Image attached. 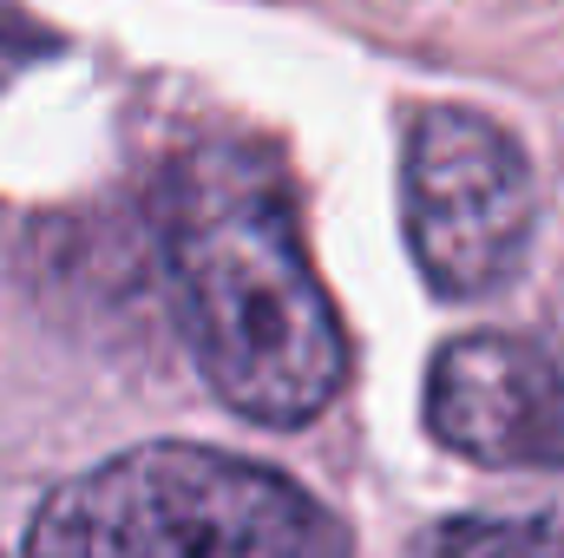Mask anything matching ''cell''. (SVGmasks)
Instances as JSON below:
<instances>
[{"instance_id":"1","label":"cell","mask_w":564,"mask_h":558,"mask_svg":"<svg viewBox=\"0 0 564 558\" xmlns=\"http://www.w3.org/2000/svg\"><path fill=\"white\" fill-rule=\"evenodd\" d=\"M171 270L184 335L224 408L302 427L341 375V322L308 264L282 171L250 144H197L171 191Z\"/></svg>"},{"instance_id":"4","label":"cell","mask_w":564,"mask_h":558,"mask_svg":"<svg viewBox=\"0 0 564 558\" xmlns=\"http://www.w3.org/2000/svg\"><path fill=\"white\" fill-rule=\"evenodd\" d=\"M426 427L479 466H539L564 453V368L532 335H459L433 355Z\"/></svg>"},{"instance_id":"2","label":"cell","mask_w":564,"mask_h":558,"mask_svg":"<svg viewBox=\"0 0 564 558\" xmlns=\"http://www.w3.org/2000/svg\"><path fill=\"white\" fill-rule=\"evenodd\" d=\"M26 558H348V533L263 460L151 440L66 480Z\"/></svg>"},{"instance_id":"3","label":"cell","mask_w":564,"mask_h":558,"mask_svg":"<svg viewBox=\"0 0 564 558\" xmlns=\"http://www.w3.org/2000/svg\"><path fill=\"white\" fill-rule=\"evenodd\" d=\"M401 211L421 277L440 296H486L532 250L539 184L506 126L466 106H433L408 126Z\"/></svg>"},{"instance_id":"5","label":"cell","mask_w":564,"mask_h":558,"mask_svg":"<svg viewBox=\"0 0 564 558\" xmlns=\"http://www.w3.org/2000/svg\"><path fill=\"white\" fill-rule=\"evenodd\" d=\"M414 558H564V506L440 519L414 539Z\"/></svg>"}]
</instances>
